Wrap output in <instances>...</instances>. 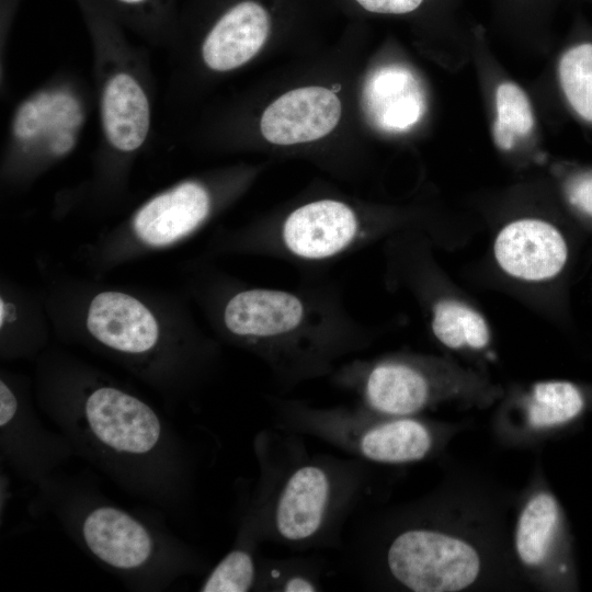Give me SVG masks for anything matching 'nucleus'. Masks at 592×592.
Listing matches in <instances>:
<instances>
[{
  "label": "nucleus",
  "instance_id": "23",
  "mask_svg": "<svg viewBox=\"0 0 592 592\" xmlns=\"http://www.w3.org/2000/svg\"><path fill=\"white\" fill-rule=\"evenodd\" d=\"M557 173L572 223L592 239V167H569Z\"/></svg>",
  "mask_w": 592,
  "mask_h": 592
},
{
  "label": "nucleus",
  "instance_id": "5",
  "mask_svg": "<svg viewBox=\"0 0 592 592\" xmlns=\"http://www.w3.org/2000/svg\"><path fill=\"white\" fill-rule=\"evenodd\" d=\"M357 568L375 588L410 592H459L481 584L485 547L453 527L432 501L375 521L357 537Z\"/></svg>",
  "mask_w": 592,
  "mask_h": 592
},
{
  "label": "nucleus",
  "instance_id": "8",
  "mask_svg": "<svg viewBox=\"0 0 592 592\" xmlns=\"http://www.w3.org/2000/svg\"><path fill=\"white\" fill-rule=\"evenodd\" d=\"M583 234L574 223L521 215L490 232L485 258L494 285L556 322H568L570 280Z\"/></svg>",
  "mask_w": 592,
  "mask_h": 592
},
{
  "label": "nucleus",
  "instance_id": "6",
  "mask_svg": "<svg viewBox=\"0 0 592 592\" xmlns=\"http://www.w3.org/2000/svg\"><path fill=\"white\" fill-rule=\"evenodd\" d=\"M409 230L451 243L433 225L412 215L368 209L334 197L311 200L258 221L238 235L239 249L318 270Z\"/></svg>",
  "mask_w": 592,
  "mask_h": 592
},
{
  "label": "nucleus",
  "instance_id": "18",
  "mask_svg": "<svg viewBox=\"0 0 592 592\" xmlns=\"http://www.w3.org/2000/svg\"><path fill=\"white\" fill-rule=\"evenodd\" d=\"M270 32V16L258 2L247 0L227 10L207 34L202 55L216 71L236 69L253 58Z\"/></svg>",
  "mask_w": 592,
  "mask_h": 592
},
{
  "label": "nucleus",
  "instance_id": "10",
  "mask_svg": "<svg viewBox=\"0 0 592 592\" xmlns=\"http://www.w3.org/2000/svg\"><path fill=\"white\" fill-rule=\"evenodd\" d=\"M434 243L431 236L419 230L387 239L383 244L385 283L415 301L440 346L481 363L492 353L491 325L479 305L441 266Z\"/></svg>",
  "mask_w": 592,
  "mask_h": 592
},
{
  "label": "nucleus",
  "instance_id": "1",
  "mask_svg": "<svg viewBox=\"0 0 592 592\" xmlns=\"http://www.w3.org/2000/svg\"><path fill=\"white\" fill-rule=\"evenodd\" d=\"M81 457L126 493L168 512L194 491L195 460L180 433L137 395L99 378H59L39 400Z\"/></svg>",
  "mask_w": 592,
  "mask_h": 592
},
{
  "label": "nucleus",
  "instance_id": "17",
  "mask_svg": "<svg viewBox=\"0 0 592 592\" xmlns=\"http://www.w3.org/2000/svg\"><path fill=\"white\" fill-rule=\"evenodd\" d=\"M362 105L376 128L398 133L417 124L425 112V98L413 73L398 65L385 66L366 79Z\"/></svg>",
  "mask_w": 592,
  "mask_h": 592
},
{
  "label": "nucleus",
  "instance_id": "12",
  "mask_svg": "<svg viewBox=\"0 0 592 592\" xmlns=\"http://www.w3.org/2000/svg\"><path fill=\"white\" fill-rule=\"evenodd\" d=\"M0 455L11 470L34 486L76 456L68 440L48 429L4 378L0 380Z\"/></svg>",
  "mask_w": 592,
  "mask_h": 592
},
{
  "label": "nucleus",
  "instance_id": "20",
  "mask_svg": "<svg viewBox=\"0 0 592 592\" xmlns=\"http://www.w3.org/2000/svg\"><path fill=\"white\" fill-rule=\"evenodd\" d=\"M262 543L253 525L240 516L230 549L207 571L198 587V591H255L260 561L258 548Z\"/></svg>",
  "mask_w": 592,
  "mask_h": 592
},
{
  "label": "nucleus",
  "instance_id": "26",
  "mask_svg": "<svg viewBox=\"0 0 592 592\" xmlns=\"http://www.w3.org/2000/svg\"><path fill=\"white\" fill-rule=\"evenodd\" d=\"M116 3H119L125 7H140L145 3H147L149 0H113Z\"/></svg>",
  "mask_w": 592,
  "mask_h": 592
},
{
  "label": "nucleus",
  "instance_id": "4",
  "mask_svg": "<svg viewBox=\"0 0 592 592\" xmlns=\"http://www.w3.org/2000/svg\"><path fill=\"white\" fill-rule=\"evenodd\" d=\"M36 488L41 508L130 590L161 592L183 577L207 571L194 547L151 519L116 505L91 482L56 473Z\"/></svg>",
  "mask_w": 592,
  "mask_h": 592
},
{
  "label": "nucleus",
  "instance_id": "13",
  "mask_svg": "<svg viewBox=\"0 0 592 592\" xmlns=\"http://www.w3.org/2000/svg\"><path fill=\"white\" fill-rule=\"evenodd\" d=\"M498 431L513 443H534L577 419L588 402L585 389L565 379L512 386L499 399Z\"/></svg>",
  "mask_w": 592,
  "mask_h": 592
},
{
  "label": "nucleus",
  "instance_id": "11",
  "mask_svg": "<svg viewBox=\"0 0 592 592\" xmlns=\"http://www.w3.org/2000/svg\"><path fill=\"white\" fill-rule=\"evenodd\" d=\"M87 329L105 350L157 379H172L180 386L194 380L166 356L160 327L152 312L137 298L103 292L90 303Z\"/></svg>",
  "mask_w": 592,
  "mask_h": 592
},
{
  "label": "nucleus",
  "instance_id": "16",
  "mask_svg": "<svg viewBox=\"0 0 592 592\" xmlns=\"http://www.w3.org/2000/svg\"><path fill=\"white\" fill-rule=\"evenodd\" d=\"M212 209L208 189L201 182L186 181L147 202L134 218V229L149 246H168L200 228Z\"/></svg>",
  "mask_w": 592,
  "mask_h": 592
},
{
  "label": "nucleus",
  "instance_id": "22",
  "mask_svg": "<svg viewBox=\"0 0 592 592\" xmlns=\"http://www.w3.org/2000/svg\"><path fill=\"white\" fill-rule=\"evenodd\" d=\"M323 590L320 566L307 558H260L255 591L315 592Z\"/></svg>",
  "mask_w": 592,
  "mask_h": 592
},
{
  "label": "nucleus",
  "instance_id": "24",
  "mask_svg": "<svg viewBox=\"0 0 592 592\" xmlns=\"http://www.w3.org/2000/svg\"><path fill=\"white\" fill-rule=\"evenodd\" d=\"M497 117L493 125L515 136L527 135L534 126V115L525 92L515 83L504 82L496 92Z\"/></svg>",
  "mask_w": 592,
  "mask_h": 592
},
{
  "label": "nucleus",
  "instance_id": "14",
  "mask_svg": "<svg viewBox=\"0 0 592 592\" xmlns=\"http://www.w3.org/2000/svg\"><path fill=\"white\" fill-rule=\"evenodd\" d=\"M563 516L560 504L544 483L526 493L513 530V551L520 568L539 585L555 581L561 561Z\"/></svg>",
  "mask_w": 592,
  "mask_h": 592
},
{
  "label": "nucleus",
  "instance_id": "3",
  "mask_svg": "<svg viewBox=\"0 0 592 592\" xmlns=\"http://www.w3.org/2000/svg\"><path fill=\"white\" fill-rule=\"evenodd\" d=\"M258 479L241 516L270 542L294 550L338 545L365 497L366 463L311 454L303 436L278 428L253 437Z\"/></svg>",
  "mask_w": 592,
  "mask_h": 592
},
{
  "label": "nucleus",
  "instance_id": "25",
  "mask_svg": "<svg viewBox=\"0 0 592 592\" xmlns=\"http://www.w3.org/2000/svg\"><path fill=\"white\" fill-rule=\"evenodd\" d=\"M364 9L376 13L402 14L420 7L423 0H356Z\"/></svg>",
  "mask_w": 592,
  "mask_h": 592
},
{
  "label": "nucleus",
  "instance_id": "21",
  "mask_svg": "<svg viewBox=\"0 0 592 592\" xmlns=\"http://www.w3.org/2000/svg\"><path fill=\"white\" fill-rule=\"evenodd\" d=\"M558 80L570 110L592 126V38L577 41L563 50Z\"/></svg>",
  "mask_w": 592,
  "mask_h": 592
},
{
  "label": "nucleus",
  "instance_id": "9",
  "mask_svg": "<svg viewBox=\"0 0 592 592\" xmlns=\"http://www.w3.org/2000/svg\"><path fill=\"white\" fill-rule=\"evenodd\" d=\"M274 426L310 436L353 458L379 465H409L435 456L453 433L422 415H388L354 406L317 407L292 398L269 399Z\"/></svg>",
  "mask_w": 592,
  "mask_h": 592
},
{
  "label": "nucleus",
  "instance_id": "7",
  "mask_svg": "<svg viewBox=\"0 0 592 592\" xmlns=\"http://www.w3.org/2000/svg\"><path fill=\"white\" fill-rule=\"evenodd\" d=\"M361 406L388 415H421L441 405L488 407L503 395L479 367L452 356L394 351L352 357L329 376Z\"/></svg>",
  "mask_w": 592,
  "mask_h": 592
},
{
  "label": "nucleus",
  "instance_id": "19",
  "mask_svg": "<svg viewBox=\"0 0 592 592\" xmlns=\"http://www.w3.org/2000/svg\"><path fill=\"white\" fill-rule=\"evenodd\" d=\"M101 114L106 139L115 149L128 152L143 145L150 127V106L141 86L130 75L119 72L107 81Z\"/></svg>",
  "mask_w": 592,
  "mask_h": 592
},
{
  "label": "nucleus",
  "instance_id": "15",
  "mask_svg": "<svg viewBox=\"0 0 592 592\" xmlns=\"http://www.w3.org/2000/svg\"><path fill=\"white\" fill-rule=\"evenodd\" d=\"M341 103L332 90L305 87L281 95L264 111L260 128L264 138L281 146L320 139L340 121Z\"/></svg>",
  "mask_w": 592,
  "mask_h": 592
},
{
  "label": "nucleus",
  "instance_id": "2",
  "mask_svg": "<svg viewBox=\"0 0 592 592\" xmlns=\"http://www.w3.org/2000/svg\"><path fill=\"white\" fill-rule=\"evenodd\" d=\"M221 296L223 333L258 357L284 389L329 377L382 332L358 320L328 278L308 277L292 288L241 285Z\"/></svg>",
  "mask_w": 592,
  "mask_h": 592
}]
</instances>
